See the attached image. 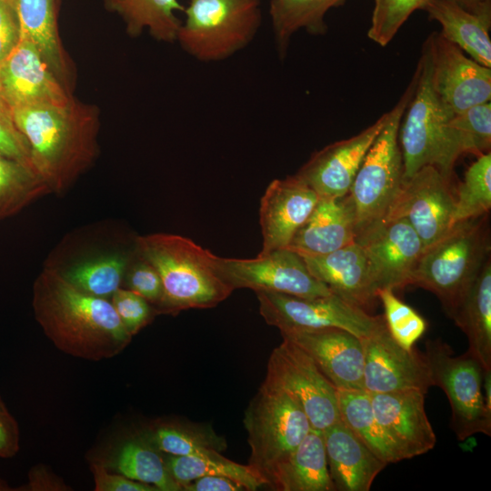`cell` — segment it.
Instances as JSON below:
<instances>
[{
    "mask_svg": "<svg viewBox=\"0 0 491 491\" xmlns=\"http://www.w3.org/2000/svg\"><path fill=\"white\" fill-rule=\"evenodd\" d=\"M33 309L46 337L63 353L86 360L115 357L131 342L108 299L87 295L53 267L33 286Z\"/></svg>",
    "mask_w": 491,
    "mask_h": 491,
    "instance_id": "1",
    "label": "cell"
},
{
    "mask_svg": "<svg viewBox=\"0 0 491 491\" xmlns=\"http://www.w3.org/2000/svg\"><path fill=\"white\" fill-rule=\"evenodd\" d=\"M11 115L29 145L33 169L51 193L66 190L98 154L95 105L71 97L62 104L14 108Z\"/></svg>",
    "mask_w": 491,
    "mask_h": 491,
    "instance_id": "2",
    "label": "cell"
},
{
    "mask_svg": "<svg viewBox=\"0 0 491 491\" xmlns=\"http://www.w3.org/2000/svg\"><path fill=\"white\" fill-rule=\"evenodd\" d=\"M135 246L137 255L155 268L162 280L156 314L213 307L234 291L220 274L218 256L187 237L155 233L137 237Z\"/></svg>",
    "mask_w": 491,
    "mask_h": 491,
    "instance_id": "3",
    "label": "cell"
},
{
    "mask_svg": "<svg viewBox=\"0 0 491 491\" xmlns=\"http://www.w3.org/2000/svg\"><path fill=\"white\" fill-rule=\"evenodd\" d=\"M487 214L455 224L424 249L412 284L434 293L450 317L489 258Z\"/></svg>",
    "mask_w": 491,
    "mask_h": 491,
    "instance_id": "4",
    "label": "cell"
},
{
    "mask_svg": "<svg viewBox=\"0 0 491 491\" xmlns=\"http://www.w3.org/2000/svg\"><path fill=\"white\" fill-rule=\"evenodd\" d=\"M414 74L415 90L398 134L404 165L403 182L426 165L436 167L452 180L455 164L462 155L448 126L454 115L432 87L430 59L425 44Z\"/></svg>",
    "mask_w": 491,
    "mask_h": 491,
    "instance_id": "5",
    "label": "cell"
},
{
    "mask_svg": "<svg viewBox=\"0 0 491 491\" xmlns=\"http://www.w3.org/2000/svg\"><path fill=\"white\" fill-rule=\"evenodd\" d=\"M415 85L414 74L406 91L388 111L384 127L354 177L348 195L356 215V239L384 220L403 185L404 165L398 134Z\"/></svg>",
    "mask_w": 491,
    "mask_h": 491,
    "instance_id": "6",
    "label": "cell"
},
{
    "mask_svg": "<svg viewBox=\"0 0 491 491\" xmlns=\"http://www.w3.org/2000/svg\"><path fill=\"white\" fill-rule=\"evenodd\" d=\"M260 0H190L176 41L201 62L225 60L245 48L262 21Z\"/></svg>",
    "mask_w": 491,
    "mask_h": 491,
    "instance_id": "7",
    "label": "cell"
},
{
    "mask_svg": "<svg viewBox=\"0 0 491 491\" xmlns=\"http://www.w3.org/2000/svg\"><path fill=\"white\" fill-rule=\"evenodd\" d=\"M425 356L434 386L446 395L450 408V427L460 441L476 434L491 436V410L483 392L484 370L468 351L456 356L440 338L426 342Z\"/></svg>",
    "mask_w": 491,
    "mask_h": 491,
    "instance_id": "8",
    "label": "cell"
},
{
    "mask_svg": "<svg viewBox=\"0 0 491 491\" xmlns=\"http://www.w3.org/2000/svg\"><path fill=\"white\" fill-rule=\"evenodd\" d=\"M244 424L251 450L248 465L266 480L312 428L289 396L264 383L246 410Z\"/></svg>",
    "mask_w": 491,
    "mask_h": 491,
    "instance_id": "9",
    "label": "cell"
},
{
    "mask_svg": "<svg viewBox=\"0 0 491 491\" xmlns=\"http://www.w3.org/2000/svg\"><path fill=\"white\" fill-rule=\"evenodd\" d=\"M259 312L266 324L284 328L337 327L360 339L386 327L384 316L366 310L332 294L318 297L256 291Z\"/></svg>",
    "mask_w": 491,
    "mask_h": 491,
    "instance_id": "10",
    "label": "cell"
},
{
    "mask_svg": "<svg viewBox=\"0 0 491 491\" xmlns=\"http://www.w3.org/2000/svg\"><path fill=\"white\" fill-rule=\"evenodd\" d=\"M263 383L289 396L314 429L324 431L340 420L336 388L312 358L288 340L273 349Z\"/></svg>",
    "mask_w": 491,
    "mask_h": 491,
    "instance_id": "11",
    "label": "cell"
},
{
    "mask_svg": "<svg viewBox=\"0 0 491 491\" xmlns=\"http://www.w3.org/2000/svg\"><path fill=\"white\" fill-rule=\"evenodd\" d=\"M217 262L222 277L234 290L250 288L255 292H276L300 297L333 294L309 272L303 257L289 248L258 254L253 259L218 256Z\"/></svg>",
    "mask_w": 491,
    "mask_h": 491,
    "instance_id": "12",
    "label": "cell"
},
{
    "mask_svg": "<svg viewBox=\"0 0 491 491\" xmlns=\"http://www.w3.org/2000/svg\"><path fill=\"white\" fill-rule=\"evenodd\" d=\"M455 203L451 179L436 167L426 165L403 182L384 220H406L426 248L453 226Z\"/></svg>",
    "mask_w": 491,
    "mask_h": 491,
    "instance_id": "13",
    "label": "cell"
},
{
    "mask_svg": "<svg viewBox=\"0 0 491 491\" xmlns=\"http://www.w3.org/2000/svg\"><path fill=\"white\" fill-rule=\"evenodd\" d=\"M432 87L453 115L490 102L491 69L467 57L440 33L426 39Z\"/></svg>",
    "mask_w": 491,
    "mask_h": 491,
    "instance_id": "14",
    "label": "cell"
},
{
    "mask_svg": "<svg viewBox=\"0 0 491 491\" xmlns=\"http://www.w3.org/2000/svg\"><path fill=\"white\" fill-rule=\"evenodd\" d=\"M362 340L363 387L367 394L416 389L426 394L434 386L425 353L405 349L386 326Z\"/></svg>",
    "mask_w": 491,
    "mask_h": 491,
    "instance_id": "15",
    "label": "cell"
},
{
    "mask_svg": "<svg viewBox=\"0 0 491 491\" xmlns=\"http://www.w3.org/2000/svg\"><path fill=\"white\" fill-rule=\"evenodd\" d=\"M356 242L367 257L378 290L412 284L425 246L406 220L386 219L357 236Z\"/></svg>",
    "mask_w": 491,
    "mask_h": 491,
    "instance_id": "16",
    "label": "cell"
},
{
    "mask_svg": "<svg viewBox=\"0 0 491 491\" xmlns=\"http://www.w3.org/2000/svg\"><path fill=\"white\" fill-rule=\"evenodd\" d=\"M283 339L305 351L336 388L364 390L362 340L337 327L284 328Z\"/></svg>",
    "mask_w": 491,
    "mask_h": 491,
    "instance_id": "17",
    "label": "cell"
},
{
    "mask_svg": "<svg viewBox=\"0 0 491 491\" xmlns=\"http://www.w3.org/2000/svg\"><path fill=\"white\" fill-rule=\"evenodd\" d=\"M0 94L10 110L18 107L62 104L72 96L56 78L35 45L20 37L0 62Z\"/></svg>",
    "mask_w": 491,
    "mask_h": 491,
    "instance_id": "18",
    "label": "cell"
},
{
    "mask_svg": "<svg viewBox=\"0 0 491 491\" xmlns=\"http://www.w3.org/2000/svg\"><path fill=\"white\" fill-rule=\"evenodd\" d=\"M388 112L359 134L315 152L296 175L320 197L339 198L348 194L369 147L384 127Z\"/></svg>",
    "mask_w": 491,
    "mask_h": 491,
    "instance_id": "19",
    "label": "cell"
},
{
    "mask_svg": "<svg viewBox=\"0 0 491 491\" xmlns=\"http://www.w3.org/2000/svg\"><path fill=\"white\" fill-rule=\"evenodd\" d=\"M319 199L317 193L296 175L273 180L260 203L263 248L259 254L287 248Z\"/></svg>",
    "mask_w": 491,
    "mask_h": 491,
    "instance_id": "20",
    "label": "cell"
},
{
    "mask_svg": "<svg viewBox=\"0 0 491 491\" xmlns=\"http://www.w3.org/2000/svg\"><path fill=\"white\" fill-rule=\"evenodd\" d=\"M425 395L416 389L370 395L374 414L403 460L426 454L436 446Z\"/></svg>",
    "mask_w": 491,
    "mask_h": 491,
    "instance_id": "21",
    "label": "cell"
},
{
    "mask_svg": "<svg viewBox=\"0 0 491 491\" xmlns=\"http://www.w3.org/2000/svg\"><path fill=\"white\" fill-rule=\"evenodd\" d=\"M300 256L309 272L339 297L365 310L377 298L367 257L356 242L324 255Z\"/></svg>",
    "mask_w": 491,
    "mask_h": 491,
    "instance_id": "22",
    "label": "cell"
},
{
    "mask_svg": "<svg viewBox=\"0 0 491 491\" xmlns=\"http://www.w3.org/2000/svg\"><path fill=\"white\" fill-rule=\"evenodd\" d=\"M322 432L335 490H370L375 478L387 464L341 419Z\"/></svg>",
    "mask_w": 491,
    "mask_h": 491,
    "instance_id": "23",
    "label": "cell"
},
{
    "mask_svg": "<svg viewBox=\"0 0 491 491\" xmlns=\"http://www.w3.org/2000/svg\"><path fill=\"white\" fill-rule=\"evenodd\" d=\"M356 242V215L349 195L320 197L287 248L300 255H324Z\"/></svg>",
    "mask_w": 491,
    "mask_h": 491,
    "instance_id": "24",
    "label": "cell"
},
{
    "mask_svg": "<svg viewBox=\"0 0 491 491\" xmlns=\"http://www.w3.org/2000/svg\"><path fill=\"white\" fill-rule=\"evenodd\" d=\"M90 461L111 472L149 484L158 491L182 490L170 476L165 456L139 432L114 439Z\"/></svg>",
    "mask_w": 491,
    "mask_h": 491,
    "instance_id": "25",
    "label": "cell"
},
{
    "mask_svg": "<svg viewBox=\"0 0 491 491\" xmlns=\"http://www.w3.org/2000/svg\"><path fill=\"white\" fill-rule=\"evenodd\" d=\"M267 480L268 486L278 491H334L323 432L311 428Z\"/></svg>",
    "mask_w": 491,
    "mask_h": 491,
    "instance_id": "26",
    "label": "cell"
},
{
    "mask_svg": "<svg viewBox=\"0 0 491 491\" xmlns=\"http://www.w3.org/2000/svg\"><path fill=\"white\" fill-rule=\"evenodd\" d=\"M16 15L20 37L29 39L69 91L70 67L57 27L55 0H7Z\"/></svg>",
    "mask_w": 491,
    "mask_h": 491,
    "instance_id": "27",
    "label": "cell"
},
{
    "mask_svg": "<svg viewBox=\"0 0 491 491\" xmlns=\"http://www.w3.org/2000/svg\"><path fill=\"white\" fill-rule=\"evenodd\" d=\"M450 318L468 340L467 351L491 372V262H485L463 301Z\"/></svg>",
    "mask_w": 491,
    "mask_h": 491,
    "instance_id": "28",
    "label": "cell"
},
{
    "mask_svg": "<svg viewBox=\"0 0 491 491\" xmlns=\"http://www.w3.org/2000/svg\"><path fill=\"white\" fill-rule=\"evenodd\" d=\"M441 25L439 32L470 58L491 68V18L467 12L449 0H431L423 9Z\"/></svg>",
    "mask_w": 491,
    "mask_h": 491,
    "instance_id": "29",
    "label": "cell"
},
{
    "mask_svg": "<svg viewBox=\"0 0 491 491\" xmlns=\"http://www.w3.org/2000/svg\"><path fill=\"white\" fill-rule=\"evenodd\" d=\"M108 11L118 14L131 36L146 30L157 41H176L181 25L176 15L185 7L177 0H104Z\"/></svg>",
    "mask_w": 491,
    "mask_h": 491,
    "instance_id": "30",
    "label": "cell"
},
{
    "mask_svg": "<svg viewBox=\"0 0 491 491\" xmlns=\"http://www.w3.org/2000/svg\"><path fill=\"white\" fill-rule=\"evenodd\" d=\"M346 1L271 0L269 14L279 56H286L292 36L301 29L315 35H325L327 31L326 14Z\"/></svg>",
    "mask_w": 491,
    "mask_h": 491,
    "instance_id": "31",
    "label": "cell"
},
{
    "mask_svg": "<svg viewBox=\"0 0 491 491\" xmlns=\"http://www.w3.org/2000/svg\"><path fill=\"white\" fill-rule=\"evenodd\" d=\"M340 419L387 465L403 460L394 442L378 423L370 395L364 390L336 388Z\"/></svg>",
    "mask_w": 491,
    "mask_h": 491,
    "instance_id": "32",
    "label": "cell"
},
{
    "mask_svg": "<svg viewBox=\"0 0 491 491\" xmlns=\"http://www.w3.org/2000/svg\"><path fill=\"white\" fill-rule=\"evenodd\" d=\"M171 477L182 486L205 476H221L240 483L246 490L254 491L268 485L267 480L253 466L231 461L218 452L205 456L164 454Z\"/></svg>",
    "mask_w": 491,
    "mask_h": 491,
    "instance_id": "33",
    "label": "cell"
},
{
    "mask_svg": "<svg viewBox=\"0 0 491 491\" xmlns=\"http://www.w3.org/2000/svg\"><path fill=\"white\" fill-rule=\"evenodd\" d=\"M129 264L127 256L111 254L82 260L59 271L78 290L110 300L113 294L121 287Z\"/></svg>",
    "mask_w": 491,
    "mask_h": 491,
    "instance_id": "34",
    "label": "cell"
},
{
    "mask_svg": "<svg viewBox=\"0 0 491 491\" xmlns=\"http://www.w3.org/2000/svg\"><path fill=\"white\" fill-rule=\"evenodd\" d=\"M49 193L47 185L31 167L0 155V220Z\"/></svg>",
    "mask_w": 491,
    "mask_h": 491,
    "instance_id": "35",
    "label": "cell"
},
{
    "mask_svg": "<svg viewBox=\"0 0 491 491\" xmlns=\"http://www.w3.org/2000/svg\"><path fill=\"white\" fill-rule=\"evenodd\" d=\"M453 225L480 217L491 208V153L477 156L466 169L455 196Z\"/></svg>",
    "mask_w": 491,
    "mask_h": 491,
    "instance_id": "36",
    "label": "cell"
},
{
    "mask_svg": "<svg viewBox=\"0 0 491 491\" xmlns=\"http://www.w3.org/2000/svg\"><path fill=\"white\" fill-rule=\"evenodd\" d=\"M462 155L476 156L490 151L491 104L484 103L455 114L448 123Z\"/></svg>",
    "mask_w": 491,
    "mask_h": 491,
    "instance_id": "37",
    "label": "cell"
},
{
    "mask_svg": "<svg viewBox=\"0 0 491 491\" xmlns=\"http://www.w3.org/2000/svg\"><path fill=\"white\" fill-rule=\"evenodd\" d=\"M138 432L163 454L205 456L217 453L206 436L175 424L157 423Z\"/></svg>",
    "mask_w": 491,
    "mask_h": 491,
    "instance_id": "38",
    "label": "cell"
},
{
    "mask_svg": "<svg viewBox=\"0 0 491 491\" xmlns=\"http://www.w3.org/2000/svg\"><path fill=\"white\" fill-rule=\"evenodd\" d=\"M384 307V318L392 338L405 349H412L426 329V320L399 299L391 288L376 293Z\"/></svg>",
    "mask_w": 491,
    "mask_h": 491,
    "instance_id": "39",
    "label": "cell"
},
{
    "mask_svg": "<svg viewBox=\"0 0 491 491\" xmlns=\"http://www.w3.org/2000/svg\"><path fill=\"white\" fill-rule=\"evenodd\" d=\"M431 0H375L368 37L381 46L387 45L398 30L418 9Z\"/></svg>",
    "mask_w": 491,
    "mask_h": 491,
    "instance_id": "40",
    "label": "cell"
},
{
    "mask_svg": "<svg viewBox=\"0 0 491 491\" xmlns=\"http://www.w3.org/2000/svg\"><path fill=\"white\" fill-rule=\"evenodd\" d=\"M110 301L125 328L132 336L148 325L156 314L147 300L126 288H118Z\"/></svg>",
    "mask_w": 491,
    "mask_h": 491,
    "instance_id": "41",
    "label": "cell"
},
{
    "mask_svg": "<svg viewBox=\"0 0 491 491\" xmlns=\"http://www.w3.org/2000/svg\"><path fill=\"white\" fill-rule=\"evenodd\" d=\"M123 283L126 289L144 297L154 308L162 298L163 285L159 274L151 264L139 256L138 261L129 264Z\"/></svg>",
    "mask_w": 491,
    "mask_h": 491,
    "instance_id": "42",
    "label": "cell"
},
{
    "mask_svg": "<svg viewBox=\"0 0 491 491\" xmlns=\"http://www.w3.org/2000/svg\"><path fill=\"white\" fill-rule=\"evenodd\" d=\"M0 155L33 169L29 145L14 123L11 110L5 105H0Z\"/></svg>",
    "mask_w": 491,
    "mask_h": 491,
    "instance_id": "43",
    "label": "cell"
},
{
    "mask_svg": "<svg viewBox=\"0 0 491 491\" xmlns=\"http://www.w3.org/2000/svg\"><path fill=\"white\" fill-rule=\"evenodd\" d=\"M95 491H158L149 484L130 479L121 474L111 472L102 465L90 461Z\"/></svg>",
    "mask_w": 491,
    "mask_h": 491,
    "instance_id": "44",
    "label": "cell"
},
{
    "mask_svg": "<svg viewBox=\"0 0 491 491\" xmlns=\"http://www.w3.org/2000/svg\"><path fill=\"white\" fill-rule=\"evenodd\" d=\"M20 29L16 15L7 0H0V62L16 45Z\"/></svg>",
    "mask_w": 491,
    "mask_h": 491,
    "instance_id": "45",
    "label": "cell"
},
{
    "mask_svg": "<svg viewBox=\"0 0 491 491\" xmlns=\"http://www.w3.org/2000/svg\"><path fill=\"white\" fill-rule=\"evenodd\" d=\"M19 426L0 396V457L11 458L20 449Z\"/></svg>",
    "mask_w": 491,
    "mask_h": 491,
    "instance_id": "46",
    "label": "cell"
},
{
    "mask_svg": "<svg viewBox=\"0 0 491 491\" xmlns=\"http://www.w3.org/2000/svg\"><path fill=\"white\" fill-rule=\"evenodd\" d=\"M185 491H241L246 490L244 486L225 476H205L182 486Z\"/></svg>",
    "mask_w": 491,
    "mask_h": 491,
    "instance_id": "47",
    "label": "cell"
},
{
    "mask_svg": "<svg viewBox=\"0 0 491 491\" xmlns=\"http://www.w3.org/2000/svg\"><path fill=\"white\" fill-rule=\"evenodd\" d=\"M23 490H67L64 483L47 468L37 466L29 473V482Z\"/></svg>",
    "mask_w": 491,
    "mask_h": 491,
    "instance_id": "48",
    "label": "cell"
},
{
    "mask_svg": "<svg viewBox=\"0 0 491 491\" xmlns=\"http://www.w3.org/2000/svg\"><path fill=\"white\" fill-rule=\"evenodd\" d=\"M472 14L491 18V0H449Z\"/></svg>",
    "mask_w": 491,
    "mask_h": 491,
    "instance_id": "49",
    "label": "cell"
},
{
    "mask_svg": "<svg viewBox=\"0 0 491 491\" xmlns=\"http://www.w3.org/2000/svg\"><path fill=\"white\" fill-rule=\"evenodd\" d=\"M8 486L5 484V482L0 481V491L2 490H9Z\"/></svg>",
    "mask_w": 491,
    "mask_h": 491,
    "instance_id": "50",
    "label": "cell"
},
{
    "mask_svg": "<svg viewBox=\"0 0 491 491\" xmlns=\"http://www.w3.org/2000/svg\"><path fill=\"white\" fill-rule=\"evenodd\" d=\"M0 105H6V104L5 103V101L3 100L2 96H1V94H0ZM7 106V105H6Z\"/></svg>",
    "mask_w": 491,
    "mask_h": 491,
    "instance_id": "51",
    "label": "cell"
}]
</instances>
